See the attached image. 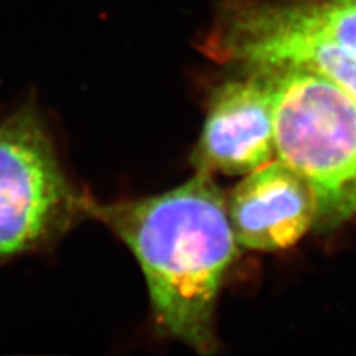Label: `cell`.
<instances>
[{
	"label": "cell",
	"mask_w": 356,
	"mask_h": 356,
	"mask_svg": "<svg viewBox=\"0 0 356 356\" xmlns=\"http://www.w3.org/2000/svg\"><path fill=\"white\" fill-rule=\"evenodd\" d=\"M89 218L108 226L139 262L159 332L202 355L215 353L216 302L238 243L226 195L210 173L197 172L154 197L92 198Z\"/></svg>",
	"instance_id": "cell-1"
},
{
	"label": "cell",
	"mask_w": 356,
	"mask_h": 356,
	"mask_svg": "<svg viewBox=\"0 0 356 356\" xmlns=\"http://www.w3.org/2000/svg\"><path fill=\"white\" fill-rule=\"evenodd\" d=\"M92 197L71 180L38 106L0 121V266L48 251L89 218Z\"/></svg>",
	"instance_id": "cell-2"
},
{
	"label": "cell",
	"mask_w": 356,
	"mask_h": 356,
	"mask_svg": "<svg viewBox=\"0 0 356 356\" xmlns=\"http://www.w3.org/2000/svg\"><path fill=\"white\" fill-rule=\"evenodd\" d=\"M262 70L274 89V152L314 188L320 221L356 180V99L318 71Z\"/></svg>",
	"instance_id": "cell-3"
},
{
	"label": "cell",
	"mask_w": 356,
	"mask_h": 356,
	"mask_svg": "<svg viewBox=\"0 0 356 356\" xmlns=\"http://www.w3.org/2000/svg\"><path fill=\"white\" fill-rule=\"evenodd\" d=\"M202 50L248 70L300 66L356 99V53L302 19L289 0H225Z\"/></svg>",
	"instance_id": "cell-4"
},
{
	"label": "cell",
	"mask_w": 356,
	"mask_h": 356,
	"mask_svg": "<svg viewBox=\"0 0 356 356\" xmlns=\"http://www.w3.org/2000/svg\"><path fill=\"white\" fill-rule=\"evenodd\" d=\"M274 89L264 70L222 83L211 97L191 163L195 170L248 175L274 154Z\"/></svg>",
	"instance_id": "cell-5"
},
{
	"label": "cell",
	"mask_w": 356,
	"mask_h": 356,
	"mask_svg": "<svg viewBox=\"0 0 356 356\" xmlns=\"http://www.w3.org/2000/svg\"><path fill=\"white\" fill-rule=\"evenodd\" d=\"M239 248L280 251L304 238L318 218V200L309 181L282 160H269L226 197Z\"/></svg>",
	"instance_id": "cell-6"
},
{
	"label": "cell",
	"mask_w": 356,
	"mask_h": 356,
	"mask_svg": "<svg viewBox=\"0 0 356 356\" xmlns=\"http://www.w3.org/2000/svg\"><path fill=\"white\" fill-rule=\"evenodd\" d=\"M353 216H356V180L341 195L340 202L333 207V210L317 221V225L322 229H332L343 225L345 221H348Z\"/></svg>",
	"instance_id": "cell-7"
}]
</instances>
